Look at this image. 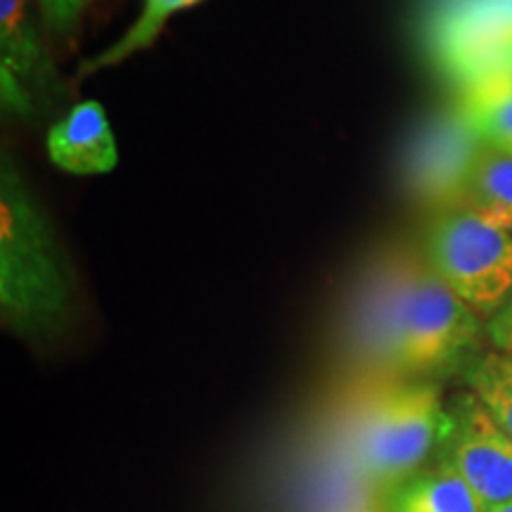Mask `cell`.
<instances>
[{
	"label": "cell",
	"instance_id": "obj_1",
	"mask_svg": "<svg viewBox=\"0 0 512 512\" xmlns=\"http://www.w3.org/2000/svg\"><path fill=\"white\" fill-rule=\"evenodd\" d=\"M377 356L406 380H430L467 363L479 349V316L420 256L389 268L373 316Z\"/></svg>",
	"mask_w": 512,
	"mask_h": 512
},
{
	"label": "cell",
	"instance_id": "obj_2",
	"mask_svg": "<svg viewBox=\"0 0 512 512\" xmlns=\"http://www.w3.org/2000/svg\"><path fill=\"white\" fill-rule=\"evenodd\" d=\"M0 306L12 330L50 335L64 328L74 283L46 209L15 159L0 166Z\"/></svg>",
	"mask_w": 512,
	"mask_h": 512
},
{
	"label": "cell",
	"instance_id": "obj_3",
	"mask_svg": "<svg viewBox=\"0 0 512 512\" xmlns=\"http://www.w3.org/2000/svg\"><path fill=\"white\" fill-rule=\"evenodd\" d=\"M448 411L437 382H394L370 401L358 425V460L375 484L392 486L437 453Z\"/></svg>",
	"mask_w": 512,
	"mask_h": 512
},
{
	"label": "cell",
	"instance_id": "obj_4",
	"mask_svg": "<svg viewBox=\"0 0 512 512\" xmlns=\"http://www.w3.org/2000/svg\"><path fill=\"white\" fill-rule=\"evenodd\" d=\"M427 261L479 318L512 294V235L465 209H448L427 235Z\"/></svg>",
	"mask_w": 512,
	"mask_h": 512
},
{
	"label": "cell",
	"instance_id": "obj_5",
	"mask_svg": "<svg viewBox=\"0 0 512 512\" xmlns=\"http://www.w3.org/2000/svg\"><path fill=\"white\" fill-rule=\"evenodd\" d=\"M425 36L439 72L470 91L494 79L512 53V0H437Z\"/></svg>",
	"mask_w": 512,
	"mask_h": 512
},
{
	"label": "cell",
	"instance_id": "obj_6",
	"mask_svg": "<svg viewBox=\"0 0 512 512\" xmlns=\"http://www.w3.org/2000/svg\"><path fill=\"white\" fill-rule=\"evenodd\" d=\"M448 422L439 460L475 491L484 512L512 501V439L486 413L475 394H460L446 406Z\"/></svg>",
	"mask_w": 512,
	"mask_h": 512
},
{
	"label": "cell",
	"instance_id": "obj_7",
	"mask_svg": "<svg viewBox=\"0 0 512 512\" xmlns=\"http://www.w3.org/2000/svg\"><path fill=\"white\" fill-rule=\"evenodd\" d=\"M67 91L50 60L29 0H0V100L15 119L36 121Z\"/></svg>",
	"mask_w": 512,
	"mask_h": 512
},
{
	"label": "cell",
	"instance_id": "obj_8",
	"mask_svg": "<svg viewBox=\"0 0 512 512\" xmlns=\"http://www.w3.org/2000/svg\"><path fill=\"white\" fill-rule=\"evenodd\" d=\"M48 157L67 174H110L119 162V152L105 107L95 100L74 105L48 131Z\"/></svg>",
	"mask_w": 512,
	"mask_h": 512
},
{
	"label": "cell",
	"instance_id": "obj_9",
	"mask_svg": "<svg viewBox=\"0 0 512 512\" xmlns=\"http://www.w3.org/2000/svg\"><path fill=\"white\" fill-rule=\"evenodd\" d=\"M451 209H465L512 235V157L479 147Z\"/></svg>",
	"mask_w": 512,
	"mask_h": 512
},
{
	"label": "cell",
	"instance_id": "obj_10",
	"mask_svg": "<svg viewBox=\"0 0 512 512\" xmlns=\"http://www.w3.org/2000/svg\"><path fill=\"white\" fill-rule=\"evenodd\" d=\"M389 512H484L453 467L439 463L389 489Z\"/></svg>",
	"mask_w": 512,
	"mask_h": 512
},
{
	"label": "cell",
	"instance_id": "obj_11",
	"mask_svg": "<svg viewBox=\"0 0 512 512\" xmlns=\"http://www.w3.org/2000/svg\"><path fill=\"white\" fill-rule=\"evenodd\" d=\"M460 117L486 147L512 157V83L491 79L463 91Z\"/></svg>",
	"mask_w": 512,
	"mask_h": 512
},
{
	"label": "cell",
	"instance_id": "obj_12",
	"mask_svg": "<svg viewBox=\"0 0 512 512\" xmlns=\"http://www.w3.org/2000/svg\"><path fill=\"white\" fill-rule=\"evenodd\" d=\"M200 3L202 0H143V8H140L136 22L121 34L119 41H114L102 53L93 55L91 60L81 62L79 79L88 74L102 72V69H110L114 64L128 60V57L143 53V50L150 48L162 36V31L166 29L171 17L188 8H195Z\"/></svg>",
	"mask_w": 512,
	"mask_h": 512
},
{
	"label": "cell",
	"instance_id": "obj_13",
	"mask_svg": "<svg viewBox=\"0 0 512 512\" xmlns=\"http://www.w3.org/2000/svg\"><path fill=\"white\" fill-rule=\"evenodd\" d=\"M465 380L486 413L512 439V354L489 351L467 366Z\"/></svg>",
	"mask_w": 512,
	"mask_h": 512
},
{
	"label": "cell",
	"instance_id": "obj_14",
	"mask_svg": "<svg viewBox=\"0 0 512 512\" xmlns=\"http://www.w3.org/2000/svg\"><path fill=\"white\" fill-rule=\"evenodd\" d=\"M38 3H41L48 29L60 38H69L74 34L83 12L88 8V0H38Z\"/></svg>",
	"mask_w": 512,
	"mask_h": 512
},
{
	"label": "cell",
	"instance_id": "obj_15",
	"mask_svg": "<svg viewBox=\"0 0 512 512\" xmlns=\"http://www.w3.org/2000/svg\"><path fill=\"white\" fill-rule=\"evenodd\" d=\"M484 332L496 351H508V354H512V294L508 297V302L501 306V311L486 320Z\"/></svg>",
	"mask_w": 512,
	"mask_h": 512
},
{
	"label": "cell",
	"instance_id": "obj_16",
	"mask_svg": "<svg viewBox=\"0 0 512 512\" xmlns=\"http://www.w3.org/2000/svg\"><path fill=\"white\" fill-rule=\"evenodd\" d=\"M494 79H505V81H510L512 83V53H510V57L508 60H505V64L501 67V72H498ZM491 81V79H489Z\"/></svg>",
	"mask_w": 512,
	"mask_h": 512
},
{
	"label": "cell",
	"instance_id": "obj_17",
	"mask_svg": "<svg viewBox=\"0 0 512 512\" xmlns=\"http://www.w3.org/2000/svg\"><path fill=\"white\" fill-rule=\"evenodd\" d=\"M489 512H512V501H510V503H505V505H498V508L489 510Z\"/></svg>",
	"mask_w": 512,
	"mask_h": 512
}]
</instances>
